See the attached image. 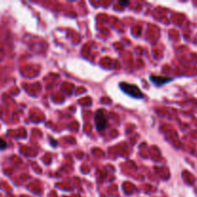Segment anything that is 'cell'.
I'll use <instances>...</instances> for the list:
<instances>
[{"label":"cell","mask_w":197,"mask_h":197,"mask_svg":"<svg viewBox=\"0 0 197 197\" xmlns=\"http://www.w3.org/2000/svg\"><path fill=\"white\" fill-rule=\"evenodd\" d=\"M6 147H7L6 141L4 140H2V138H0V149H1V150H4V149H6Z\"/></svg>","instance_id":"4"},{"label":"cell","mask_w":197,"mask_h":197,"mask_svg":"<svg viewBox=\"0 0 197 197\" xmlns=\"http://www.w3.org/2000/svg\"><path fill=\"white\" fill-rule=\"evenodd\" d=\"M150 81L153 82L156 86H163L165 84L173 81L172 78L168 77H163V76H156V75H151L150 76Z\"/></svg>","instance_id":"3"},{"label":"cell","mask_w":197,"mask_h":197,"mask_svg":"<svg viewBox=\"0 0 197 197\" xmlns=\"http://www.w3.org/2000/svg\"><path fill=\"white\" fill-rule=\"evenodd\" d=\"M119 89L121 90L125 94L131 96L132 98L142 99V98L144 97L143 93H142L140 87H138L137 85H134V84H129L127 82H120Z\"/></svg>","instance_id":"1"},{"label":"cell","mask_w":197,"mask_h":197,"mask_svg":"<svg viewBox=\"0 0 197 197\" xmlns=\"http://www.w3.org/2000/svg\"><path fill=\"white\" fill-rule=\"evenodd\" d=\"M119 4H120V5H122V6H127V5H129V2H128V1H125V2L119 1Z\"/></svg>","instance_id":"5"},{"label":"cell","mask_w":197,"mask_h":197,"mask_svg":"<svg viewBox=\"0 0 197 197\" xmlns=\"http://www.w3.org/2000/svg\"><path fill=\"white\" fill-rule=\"evenodd\" d=\"M94 122H95V127L98 132H102L104 129H106V127L108 126V115L105 110L100 109L95 112Z\"/></svg>","instance_id":"2"},{"label":"cell","mask_w":197,"mask_h":197,"mask_svg":"<svg viewBox=\"0 0 197 197\" xmlns=\"http://www.w3.org/2000/svg\"><path fill=\"white\" fill-rule=\"evenodd\" d=\"M50 143H51V144L53 143V146L55 147L56 145H57V141H56V140H50Z\"/></svg>","instance_id":"6"}]
</instances>
